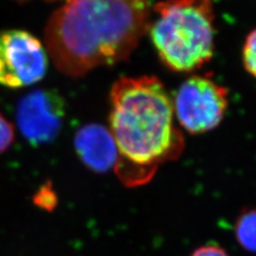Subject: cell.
<instances>
[{"mask_svg":"<svg viewBox=\"0 0 256 256\" xmlns=\"http://www.w3.org/2000/svg\"><path fill=\"white\" fill-rule=\"evenodd\" d=\"M150 25V0H66L48 20L45 48L62 74L79 78L126 60Z\"/></svg>","mask_w":256,"mask_h":256,"instance_id":"1","label":"cell"},{"mask_svg":"<svg viewBox=\"0 0 256 256\" xmlns=\"http://www.w3.org/2000/svg\"><path fill=\"white\" fill-rule=\"evenodd\" d=\"M173 100L156 77H122L112 86L110 128L118 150L114 170L126 186H141L185 146L174 125Z\"/></svg>","mask_w":256,"mask_h":256,"instance_id":"2","label":"cell"},{"mask_svg":"<svg viewBox=\"0 0 256 256\" xmlns=\"http://www.w3.org/2000/svg\"><path fill=\"white\" fill-rule=\"evenodd\" d=\"M148 32L160 60L178 73L210 62L214 48V0H166Z\"/></svg>","mask_w":256,"mask_h":256,"instance_id":"3","label":"cell"},{"mask_svg":"<svg viewBox=\"0 0 256 256\" xmlns=\"http://www.w3.org/2000/svg\"><path fill=\"white\" fill-rule=\"evenodd\" d=\"M174 114L192 134L217 128L226 114L228 92L212 79L192 76L182 82L173 100Z\"/></svg>","mask_w":256,"mask_h":256,"instance_id":"4","label":"cell"},{"mask_svg":"<svg viewBox=\"0 0 256 256\" xmlns=\"http://www.w3.org/2000/svg\"><path fill=\"white\" fill-rule=\"evenodd\" d=\"M50 58L40 40L25 30L0 31V86L22 89L44 79Z\"/></svg>","mask_w":256,"mask_h":256,"instance_id":"5","label":"cell"},{"mask_svg":"<svg viewBox=\"0 0 256 256\" xmlns=\"http://www.w3.org/2000/svg\"><path fill=\"white\" fill-rule=\"evenodd\" d=\"M66 114V102L58 92L36 89L20 100L16 121L20 134L29 144L47 146L59 137Z\"/></svg>","mask_w":256,"mask_h":256,"instance_id":"6","label":"cell"},{"mask_svg":"<svg viewBox=\"0 0 256 256\" xmlns=\"http://www.w3.org/2000/svg\"><path fill=\"white\" fill-rule=\"evenodd\" d=\"M74 146L79 159L88 169L106 173L114 169L118 150L111 132L100 124H88L76 132Z\"/></svg>","mask_w":256,"mask_h":256,"instance_id":"7","label":"cell"},{"mask_svg":"<svg viewBox=\"0 0 256 256\" xmlns=\"http://www.w3.org/2000/svg\"><path fill=\"white\" fill-rule=\"evenodd\" d=\"M235 235L242 249L256 253V210H246L240 214L235 224Z\"/></svg>","mask_w":256,"mask_h":256,"instance_id":"8","label":"cell"},{"mask_svg":"<svg viewBox=\"0 0 256 256\" xmlns=\"http://www.w3.org/2000/svg\"><path fill=\"white\" fill-rule=\"evenodd\" d=\"M242 59L248 73L256 78V29H254L246 40Z\"/></svg>","mask_w":256,"mask_h":256,"instance_id":"9","label":"cell"},{"mask_svg":"<svg viewBox=\"0 0 256 256\" xmlns=\"http://www.w3.org/2000/svg\"><path fill=\"white\" fill-rule=\"evenodd\" d=\"M15 140V130L13 124L0 114V156L9 150Z\"/></svg>","mask_w":256,"mask_h":256,"instance_id":"10","label":"cell"},{"mask_svg":"<svg viewBox=\"0 0 256 256\" xmlns=\"http://www.w3.org/2000/svg\"><path fill=\"white\" fill-rule=\"evenodd\" d=\"M34 202L38 206H41L44 210H52L54 207L57 205V196L54 192L52 189L44 187L38 191V194L34 198Z\"/></svg>","mask_w":256,"mask_h":256,"instance_id":"11","label":"cell"},{"mask_svg":"<svg viewBox=\"0 0 256 256\" xmlns=\"http://www.w3.org/2000/svg\"><path fill=\"white\" fill-rule=\"evenodd\" d=\"M191 256H230V254L218 246L210 244L198 248Z\"/></svg>","mask_w":256,"mask_h":256,"instance_id":"12","label":"cell"}]
</instances>
